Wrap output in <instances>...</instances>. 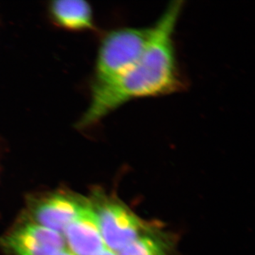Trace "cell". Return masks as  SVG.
<instances>
[{
	"mask_svg": "<svg viewBox=\"0 0 255 255\" xmlns=\"http://www.w3.org/2000/svg\"><path fill=\"white\" fill-rule=\"evenodd\" d=\"M172 1L157 22L143 53L125 73L110 81L92 85L91 102L78 124L85 128L98 123L106 116L129 101L159 97L181 91L184 87L174 43L176 25L183 7Z\"/></svg>",
	"mask_w": 255,
	"mask_h": 255,
	"instance_id": "cell-1",
	"label": "cell"
},
{
	"mask_svg": "<svg viewBox=\"0 0 255 255\" xmlns=\"http://www.w3.org/2000/svg\"><path fill=\"white\" fill-rule=\"evenodd\" d=\"M150 28H121L106 35L101 43L93 85L105 83L125 73L143 53Z\"/></svg>",
	"mask_w": 255,
	"mask_h": 255,
	"instance_id": "cell-2",
	"label": "cell"
},
{
	"mask_svg": "<svg viewBox=\"0 0 255 255\" xmlns=\"http://www.w3.org/2000/svg\"><path fill=\"white\" fill-rule=\"evenodd\" d=\"M90 200L105 246L117 254L152 227L119 199L102 191H96Z\"/></svg>",
	"mask_w": 255,
	"mask_h": 255,
	"instance_id": "cell-3",
	"label": "cell"
},
{
	"mask_svg": "<svg viewBox=\"0 0 255 255\" xmlns=\"http://www.w3.org/2000/svg\"><path fill=\"white\" fill-rule=\"evenodd\" d=\"M89 204L90 199L69 191L43 193L28 198L26 218L62 235Z\"/></svg>",
	"mask_w": 255,
	"mask_h": 255,
	"instance_id": "cell-4",
	"label": "cell"
},
{
	"mask_svg": "<svg viewBox=\"0 0 255 255\" xmlns=\"http://www.w3.org/2000/svg\"><path fill=\"white\" fill-rule=\"evenodd\" d=\"M8 255H54L65 250L64 237L25 218L1 238Z\"/></svg>",
	"mask_w": 255,
	"mask_h": 255,
	"instance_id": "cell-5",
	"label": "cell"
},
{
	"mask_svg": "<svg viewBox=\"0 0 255 255\" xmlns=\"http://www.w3.org/2000/svg\"><path fill=\"white\" fill-rule=\"evenodd\" d=\"M63 233L65 243L74 255H97L107 248L90 200Z\"/></svg>",
	"mask_w": 255,
	"mask_h": 255,
	"instance_id": "cell-6",
	"label": "cell"
},
{
	"mask_svg": "<svg viewBox=\"0 0 255 255\" xmlns=\"http://www.w3.org/2000/svg\"><path fill=\"white\" fill-rule=\"evenodd\" d=\"M51 17L58 26L73 31L94 27L91 6L82 0H60L50 4Z\"/></svg>",
	"mask_w": 255,
	"mask_h": 255,
	"instance_id": "cell-7",
	"label": "cell"
},
{
	"mask_svg": "<svg viewBox=\"0 0 255 255\" xmlns=\"http://www.w3.org/2000/svg\"><path fill=\"white\" fill-rule=\"evenodd\" d=\"M173 242L166 233L152 226L145 234L128 245L119 255H171Z\"/></svg>",
	"mask_w": 255,
	"mask_h": 255,
	"instance_id": "cell-8",
	"label": "cell"
},
{
	"mask_svg": "<svg viewBox=\"0 0 255 255\" xmlns=\"http://www.w3.org/2000/svg\"><path fill=\"white\" fill-rule=\"evenodd\" d=\"M97 255H117V253H114V252L110 251L108 248H106L104 251L101 252Z\"/></svg>",
	"mask_w": 255,
	"mask_h": 255,
	"instance_id": "cell-9",
	"label": "cell"
},
{
	"mask_svg": "<svg viewBox=\"0 0 255 255\" xmlns=\"http://www.w3.org/2000/svg\"><path fill=\"white\" fill-rule=\"evenodd\" d=\"M54 255H74L73 253L70 251H67L66 249L64 250V251L60 252V253H57Z\"/></svg>",
	"mask_w": 255,
	"mask_h": 255,
	"instance_id": "cell-10",
	"label": "cell"
}]
</instances>
